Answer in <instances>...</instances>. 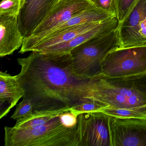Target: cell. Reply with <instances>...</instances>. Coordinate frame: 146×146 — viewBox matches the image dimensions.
<instances>
[{
    "label": "cell",
    "mask_w": 146,
    "mask_h": 146,
    "mask_svg": "<svg viewBox=\"0 0 146 146\" xmlns=\"http://www.w3.org/2000/svg\"><path fill=\"white\" fill-rule=\"evenodd\" d=\"M119 24V22L117 17H112L102 21L96 27L78 35L69 41L50 47L40 52L45 53L70 52L73 48L85 42L96 36L107 34L116 29H117Z\"/></svg>",
    "instance_id": "obj_11"
},
{
    "label": "cell",
    "mask_w": 146,
    "mask_h": 146,
    "mask_svg": "<svg viewBox=\"0 0 146 146\" xmlns=\"http://www.w3.org/2000/svg\"><path fill=\"white\" fill-rule=\"evenodd\" d=\"M17 19L24 38L31 35L59 0H22Z\"/></svg>",
    "instance_id": "obj_9"
},
{
    "label": "cell",
    "mask_w": 146,
    "mask_h": 146,
    "mask_svg": "<svg viewBox=\"0 0 146 146\" xmlns=\"http://www.w3.org/2000/svg\"><path fill=\"white\" fill-rule=\"evenodd\" d=\"M21 70L17 75L30 101L33 111L70 110L92 99L95 78L74 71L70 52L45 53L33 51L17 59Z\"/></svg>",
    "instance_id": "obj_1"
},
{
    "label": "cell",
    "mask_w": 146,
    "mask_h": 146,
    "mask_svg": "<svg viewBox=\"0 0 146 146\" xmlns=\"http://www.w3.org/2000/svg\"><path fill=\"white\" fill-rule=\"evenodd\" d=\"M33 112V105L30 101L28 99H23V101L17 106L16 111L11 118L17 120L29 116Z\"/></svg>",
    "instance_id": "obj_20"
},
{
    "label": "cell",
    "mask_w": 146,
    "mask_h": 146,
    "mask_svg": "<svg viewBox=\"0 0 146 146\" xmlns=\"http://www.w3.org/2000/svg\"><path fill=\"white\" fill-rule=\"evenodd\" d=\"M124 25L131 47L146 46V11L141 8L132 10Z\"/></svg>",
    "instance_id": "obj_13"
},
{
    "label": "cell",
    "mask_w": 146,
    "mask_h": 146,
    "mask_svg": "<svg viewBox=\"0 0 146 146\" xmlns=\"http://www.w3.org/2000/svg\"><path fill=\"white\" fill-rule=\"evenodd\" d=\"M17 16H0V57L11 55L22 47L24 36Z\"/></svg>",
    "instance_id": "obj_10"
},
{
    "label": "cell",
    "mask_w": 146,
    "mask_h": 146,
    "mask_svg": "<svg viewBox=\"0 0 146 146\" xmlns=\"http://www.w3.org/2000/svg\"><path fill=\"white\" fill-rule=\"evenodd\" d=\"M146 74V46L119 47L110 52L97 78L127 77Z\"/></svg>",
    "instance_id": "obj_5"
},
{
    "label": "cell",
    "mask_w": 146,
    "mask_h": 146,
    "mask_svg": "<svg viewBox=\"0 0 146 146\" xmlns=\"http://www.w3.org/2000/svg\"><path fill=\"white\" fill-rule=\"evenodd\" d=\"M95 6L116 16L114 0H90Z\"/></svg>",
    "instance_id": "obj_21"
},
{
    "label": "cell",
    "mask_w": 146,
    "mask_h": 146,
    "mask_svg": "<svg viewBox=\"0 0 146 146\" xmlns=\"http://www.w3.org/2000/svg\"><path fill=\"white\" fill-rule=\"evenodd\" d=\"M138 0H114L116 17L119 23L127 17Z\"/></svg>",
    "instance_id": "obj_18"
},
{
    "label": "cell",
    "mask_w": 146,
    "mask_h": 146,
    "mask_svg": "<svg viewBox=\"0 0 146 146\" xmlns=\"http://www.w3.org/2000/svg\"><path fill=\"white\" fill-rule=\"evenodd\" d=\"M22 5V0H2L0 4V16L18 17Z\"/></svg>",
    "instance_id": "obj_17"
},
{
    "label": "cell",
    "mask_w": 146,
    "mask_h": 146,
    "mask_svg": "<svg viewBox=\"0 0 146 146\" xmlns=\"http://www.w3.org/2000/svg\"><path fill=\"white\" fill-rule=\"evenodd\" d=\"M107 107L109 106L95 100H91L77 107L71 112L78 116L82 113L99 112L102 109Z\"/></svg>",
    "instance_id": "obj_19"
},
{
    "label": "cell",
    "mask_w": 146,
    "mask_h": 146,
    "mask_svg": "<svg viewBox=\"0 0 146 146\" xmlns=\"http://www.w3.org/2000/svg\"><path fill=\"white\" fill-rule=\"evenodd\" d=\"M69 111H34L29 116L17 120V123L13 127L24 130L33 129L40 128L48 123L55 117Z\"/></svg>",
    "instance_id": "obj_15"
},
{
    "label": "cell",
    "mask_w": 146,
    "mask_h": 146,
    "mask_svg": "<svg viewBox=\"0 0 146 146\" xmlns=\"http://www.w3.org/2000/svg\"><path fill=\"white\" fill-rule=\"evenodd\" d=\"M102 22L85 23L52 32L42 39L31 49L30 52H41L50 47L67 42L96 27Z\"/></svg>",
    "instance_id": "obj_12"
},
{
    "label": "cell",
    "mask_w": 146,
    "mask_h": 146,
    "mask_svg": "<svg viewBox=\"0 0 146 146\" xmlns=\"http://www.w3.org/2000/svg\"><path fill=\"white\" fill-rule=\"evenodd\" d=\"M112 146H146V119H121L110 116Z\"/></svg>",
    "instance_id": "obj_8"
},
{
    "label": "cell",
    "mask_w": 146,
    "mask_h": 146,
    "mask_svg": "<svg viewBox=\"0 0 146 146\" xmlns=\"http://www.w3.org/2000/svg\"><path fill=\"white\" fill-rule=\"evenodd\" d=\"M120 46L117 29L78 46L70 52L74 71L77 75L88 78H97L105 58Z\"/></svg>",
    "instance_id": "obj_4"
},
{
    "label": "cell",
    "mask_w": 146,
    "mask_h": 146,
    "mask_svg": "<svg viewBox=\"0 0 146 146\" xmlns=\"http://www.w3.org/2000/svg\"><path fill=\"white\" fill-rule=\"evenodd\" d=\"M25 91L19 82L17 76L7 72H0V102L1 106L7 102L9 104L7 113L23 98Z\"/></svg>",
    "instance_id": "obj_14"
},
{
    "label": "cell",
    "mask_w": 146,
    "mask_h": 146,
    "mask_svg": "<svg viewBox=\"0 0 146 146\" xmlns=\"http://www.w3.org/2000/svg\"><path fill=\"white\" fill-rule=\"evenodd\" d=\"M93 99L113 108L146 105V74L119 78H96Z\"/></svg>",
    "instance_id": "obj_3"
},
{
    "label": "cell",
    "mask_w": 146,
    "mask_h": 146,
    "mask_svg": "<svg viewBox=\"0 0 146 146\" xmlns=\"http://www.w3.org/2000/svg\"><path fill=\"white\" fill-rule=\"evenodd\" d=\"M90 0H59L31 36L24 38L19 53L31 49L54 28L93 7Z\"/></svg>",
    "instance_id": "obj_6"
},
{
    "label": "cell",
    "mask_w": 146,
    "mask_h": 146,
    "mask_svg": "<svg viewBox=\"0 0 146 146\" xmlns=\"http://www.w3.org/2000/svg\"><path fill=\"white\" fill-rule=\"evenodd\" d=\"M62 114L44 126L33 129L6 126L5 146H79L77 123L75 126H68L62 120Z\"/></svg>",
    "instance_id": "obj_2"
},
{
    "label": "cell",
    "mask_w": 146,
    "mask_h": 146,
    "mask_svg": "<svg viewBox=\"0 0 146 146\" xmlns=\"http://www.w3.org/2000/svg\"><path fill=\"white\" fill-rule=\"evenodd\" d=\"M110 116L101 112L82 113L77 116L79 146H112Z\"/></svg>",
    "instance_id": "obj_7"
},
{
    "label": "cell",
    "mask_w": 146,
    "mask_h": 146,
    "mask_svg": "<svg viewBox=\"0 0 146 146\" xmlns=\"http://www.w3.org/2000/svg\"><path fill=\"white\" fill-rule=\"evenodd\" d=\"M99 112L117 118L146 119V105L124 108L107 107Z\"/></svg>",
    "instance_id": "obj_16"
}]
</instances>
